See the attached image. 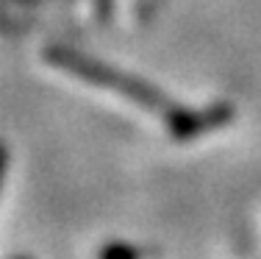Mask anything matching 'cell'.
Wrapping results in <instances>:
<instances>
[{
	"instance_id": "7a4b0ae2",
	"label": "cell",
	"mask_w": 261,
	"mask_h": 259,
	"mask_svg": "<svg viewBox=\"0 0 261 259\" xmlns=\"http://www.w3.org/2000/svg\"><path fill=\"white\" fill-rule=\"evenodd\" d=\"M97 259H156L150 251L139 248V245H128V243H109L97 251Z\"/></svg>"
},
{
	"instance_id": "6da1fadb",
	"label": "cell",
	"mask_w": 261,
	"mask_h": 259,
	"mask_svg": "<svg viewBox=\"0 0 261 259\" xmlns=\"http://www.w3.org/2000/svg\"><path fill=\"white\" fill-rule=\"evenodd\" d=\"M47 64L53 67L61 76H70V81H75L78 86H86V89H95L97 95H111L114 103L120 109H134L136 114L142 117H159L164 123L167 134L170 137H184V139H195L203 137L211 128H225L231 123V112L228 106H214L211 112H203V109H181L164 98L159 89L147 84H139L136 78L122 76V73H114L103 64H95V61H86L72 56V51L67 48H59V51H47ZM109 98V101H111Z\"/></svg>"
}]
</instances>
